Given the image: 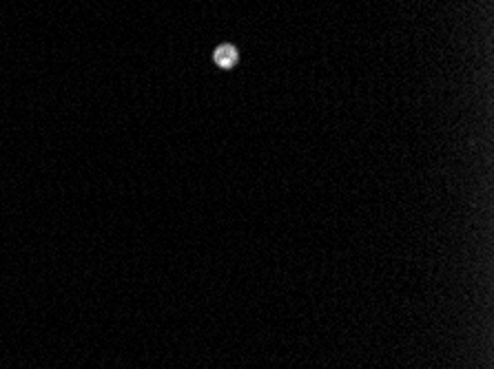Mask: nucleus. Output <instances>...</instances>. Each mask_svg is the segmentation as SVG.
Instances as JSON below:
<instances>
[{
  "label": "nucleus",
  "instance_id": "obj_1",
  "mask_svg": "<svg viewBox=\"0 0 494 369\" xmlns=\"http://www.w3.org/2000/svg\"><path fill=\"white\" fill-rule=\"evenodd\" d=\"M213 58L220 67L231 69L237 63V51H235V47H231V44H222V47L213 53Z\"/></svg>",
  "mask_w": 494,
  "mask_h": 369
}]
</instances>
